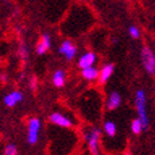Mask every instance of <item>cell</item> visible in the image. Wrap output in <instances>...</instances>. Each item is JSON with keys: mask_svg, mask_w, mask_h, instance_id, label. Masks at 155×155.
<instances>
[{"mask_svg": "<svg viewBox=\"0 0 155 155\" xmlns=\"http://www.w3.org/2000/svg\"><path fill=\"white\" fill-rule=\"evenodd\" d=\"M135 108L139 115V119L141 120L144 125V129L149 128V118H148V112H147V97L145 92L143 89H138L135 93Z\"/></svg>", "mask_w": 155, "mask_h": 155, "instance_id": "1", "label": "cell"}, {"mask_svg": "<svg viewBox=\"0 0 155 155\" xmlns=\"http://www.w3.org/2000/svg\"><path fill=\"white\" fill-rule=\"evenodd\" d=\"M140 56H141V63H143L147 73L150 76H154L155 74V54H154V51L148 45H144L141 47Z\"/></svg>", "mask_w": 155, "mask_h": 155, "instance_id": "2", "label": "cell"}, {"mask_svg": "<svg viewBox=\"0 0 155 155\" xmlns=\"http://www.w3.org/2000/svg\"><path fill=\"white\" fill-rule=\"evenodd\" d=\"M86 141L88 144V149L93 155H101L99 150V138H101V130L97 128H93L91 130H88L84 135Z\"/></svg>", "mask_w": 155, "mask_h": 155, "instance_id": "3", "label": "cell"}, {"mask_svg": "<svg viewBox=\"0 0 155 155\" xmlns=\"http://www.w3.org/2000/svg\"><path fill=\"white\" fill-rule=\"evenodd\" d=\"M41 129V120L38 118H31L28 123V143L34 145L38 140V134Z\"/></svg>", "mask_w": 155, "mask_h": 155, "instance_id": "4", "label": "cell"}, {"mask_svg": "<svg viewBox=\"0 0 155 155\" xmlns=\"http://www.w3.org/2000/svg\"><path fill=\"white\" fill-rule=\"evenodd\" d=\"M58 52L62 54L68 61H71V60L74 58V56H76V54H77V47L74 46V44H73L72 41L64 40V41L61 44L60 48H58Z\"/></svg>", "mask_w": 155, "mask_h": 155, "instance_id": "5", "label": "cell"}, {"mask_svg": "<svg viewBox=\"0 0 155 155\" xmlns=\"http://www.w3.org/2000/svg\"><path fill=\"white\" fill-rule=\"evenodd\" d=\"M50 120L55 125H58V127H62V128H71L73 125V122L68 117H66V115H63L58 112H55V113L51 114Z\"/></svg>", "mask_w": 155, "mask_h": 155, "instance_id": "6", "label": "cell"}, {"mask_svg": "<svg viewBox=\"0 0 155 155\" xmlns=\"http://www.w3.org/2000/svg\"><path fill=\"white\" fill-rule=\"evenodd\" d=\"M22 99H24V94L20 91H12V92H10L9 94L5 96L4 103H5L6 107L12 108V107H15L18 103H20Z\"/></svg>", "mask_w": 155, "mask_h": 155, "instance_id": "7", "label": "cell"}, {"mask_svg": "<svg viewBox=\"0 0 155 155\" xmlns=\"http://www.w3.org/2000/svg\"><path fill=\"white\" fill-rule=\"evenodd\" d=\"M50 47H51V37L48 34H44L41 36V40L36 45V52L37 55H44Z\"/></svg>", "mask_w": 155, "mask_h": 155, "instance_id": "8", "label": "cell"}, {"mask_svg": "<svg viewBox=\"0 0 155 155\" xmlns=\"http://www.w3.org/2000/svg\"><path fill=\"white\" fill-rule=\"evenodd\" d=\"M96 60H97V57H96V55H94L93 52H86V54H83V55L80 57V60H78V66H80L81 68L91 67V66H93V64L96 63Z\"/></svg>", "mask_w": 155, "mask_h": 155, "instance_id": "9", "label": "cell"}, {"mask_svg": "<svg viewBox=\"0 0 155 155\" xmlns=\"http://www.w3.org/2000/svg\"><path fill=\"white\" fill-rule=\"evenodd\" d=\"M113 72H114V64H112V63H108V64H104L103 66V68L99 71V82L102 83V84H104V83H107L108 81H109V78H110V76L113 74Z\"/></svg>", "mask_w": 155, "mask_h": 155, "instance_id": "10", "label": "cell"}, {"mask_svg": "<svg viewBox=\"0 0 155 155\" xmlns=\"http://www.w3.org/2000/svg\"><path fill=\"white\" fill-rule=\"evenodd\" d=\"M122 103V97L118 92H112L107 99V108L109 110H113V109H117Z\"/></svg>", "mask_w": 155, "mask_h": 155, "instance_id": "11", "label": "cell"}, {"mask_svg": "<svg viewBox=\"0 0 155 155\" xmlns=\"http://www.w3.org/2000/svg\"><path fill=\"white\" fill-rule=\"evenodd\" d=\"M82 77L87 81H94V80L99 78V71L93 66L82 68Z\"/></svg>", "mask_w": 155, "mask_h": 155, "instance_id": "12", "label": "cell"}, {"mask_svg": "<svg viewBox=\"0 0 155 155\" xmlns=\"http://www.w3.org/2000/svg\"><path fill=\"white\" fill-rule=\"evenodd\" d=\"M52 82H54V86L57 88L63 87L64 82H66V73H64V71H62V70L55 71V73L52 76Z\"/></svg>", "mask_w": 155, "mask_h": 155, "instance_id": "13", "label": "cell"}, {"mask_svg": "<svg viewBox=\"0 0 155 155\" xmlns=\"http://www.w3.org/2000/svg\"><path fill=\"white\" fill-rule=\"evenodd\" d=\"M104 132L107 133L108 137H114L115 134H117V125H115V123L108 120L104 123Z\"/></svg>", "mask_w": 155, "mask_h": 155, "instance_id": "14", "label": "cell"}, {"mask_svg": "<svg viewBox=\"0 0 155 155\" xmlns=\"http://www.w3.org/2000/svg\"><path fill=\"white\" fill-rule=\"evenodd\" d=\"M143 129H144V125H143V123H141V120L139 118H137L132 122V132L135 135H139L141 132H143Z\"/></svg>", "mask_w": 155, "mask_h": 155, "instance_id": "15", "label": "cell"}, {"mask_svg": "<svg viewBox=\"0 0 155 155\" xmlns=\"http://www.w3.org/2000/svg\"><path fill=\"white\" fill-rule=\"evenodd\" d=\"M4 155H18V148L15 144H8L4 149Z\"/></svg>", "mask_w": 155, "mask_h": 155, "instance_id": "16", "label": "cell"}, {"mask_svg": "<svg viewBox=\"0 0 155 155\" xmlns=\"http://www.w3.org/2000/svg\"><path fill=\"white\" fill-rule=\"evenodd\" d=\"M128 32H129V35H130V37L134 38V40L135 38H139V36H140V31L137 26H130L128 30Z\"/></svg>", "mask_w": 155, "mask_h": 155, "instance_id": "17", "label": "cell"}, {"mask_svg": "<svg viewBox=\"0 0 155 155\" xmlns=\"http://www.w3.org/2000/svg\"><path fill=\"white\" fill-rule=\"evenodd\" d=\"M19 54H20L21 57H26L28 56V48H26V46L21 45L20 46V50H19Z\"/></svg>", "mask_w": 155, "mask_h": 155, "instance_id": "18", "label": "cell"}, {"mask_svg": "<svg viewBox=\"0 0 155 155\" xmlns=\"http://www.w3.org/2000/svg\"><path fill=\"white\" fill-rule=\"evenodd\" d=\"M30 86H31L32 89L36 88V78H35V77H32V78H31V81H30Z\"/></svg>", "mask_w": 155, "mask_h": 155, "instance_id": "19", "label": "cell"}, {"mask_svg": "<svg viewBox=\"0 0 155 155\" xmlns=\"http://www.w3.org/2000/svg\"><path fill=\"white\" fill-rule=\"evenodd\" d=\"M124 155H130V154H129V153H125V154H124Z\"/></svg>", "mask_w": 155, "mask_h": 155, "instance_id": "20", "label": "cell"}]
</instances>
